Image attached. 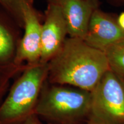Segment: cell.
<instances>
[{
    "label": "cell",
    "mask_w": 124,
    "mask_h": 124,
    "mask_svg": "<svg viewBox=\"0 0 124 124\" xmlns=\"http://www.w3.org/2000/svg\"><path fill=\"white\" fill-rule=\"evenodd\" d=\"M89 121L124 124V78L110 69L91 91Z\"/></svg>",
    "instance_id": "4"
},
{
    "label": "cell",
    "mask_w": 124,
    "mask_h": 124,
    "mask_svg": "<svg viewBox=\"0 0 124 124\" xmlns=\"http://www.w3.org/2000/svg\"><path fill=\"white\" fill-rule=\"evenodd\" d=\"M48 73V63L35 65L25 71L0 105V124H21L35 114Z\"/></svg>",
    "instance_id": "3"
},
{
    "label": "cell",
    "mask_w": 124,
    "mask_h": 124,
    "mask_svg": "<svg viewBox=\"0 0 124 124\" xmlns=\"http://www.w3.org/2000/svg\"><path fill=\"white\" fill-rule=\"evenodd\" d=\"M25 21V33L17 54L18 60L33 62L40 58L41 55V25L36 15L27 2L22 9Z\"/></svg>",
    "instance_id": "8"
},
{
    "label": "cell",
    "mask_w": 124,
    "mask_h": 124,
    "mask_svg": "<svg viewBox=\"0 0 124 124\" xmlns=\"http://www.w3.org/2000/svg\"><path fill=\"white\" fill-rule=\"evenodd\" d=\"M91 92L69 85H43L35 114L47 124H86L91 114Z\"/></svg>",
    "instance_id": "2"
},
{
    "label": "cell",
    "mask_w": 124,
    "mask_h": 124,
    "mask_svg": "<svg viewBox=\"0 0 124 124\" xmlns=\"http://www.w3.org/2000/svg\"><path fill=\"white\" fill-rule=\"evenodd\" d=\"M86 124H103L98 123V122H93V121H89Z\"/></svg>",
    "instance_id": "15"
},
{
    "label": "cell",
    "mask_w": 124,
    "mask_h": 124,
    "mask_svg": "<svg viewBox=\"0 0 124 124\" xmlns=\"http://www.w3.org/2000/svg\"><path fill=\"white\" fill-rule=\"evenodd\" d=\"M104 52L110 69L124 78V38L108 47Z\"/></svg>",
    "instance_id": "9"
},
{
    "label": "cell",
    "mask_w": 124,
    "mask_h": 124,
    "mask_svg": "<svg viewBox=\"0 0 124 124\" xmlns=\"http://www.w3.org/2000/svg\"><path fill=\"white\" fill-rule=\"evenodd\" d=\"M0 1L21 15L23 8L27 2V0H0Z\"/></svg>",
    "instance_id": "11"
},
{
    "label": "cell",
    "mask_w": 124,
    "mask_h": 124,
    "mask_svg": "<svg viewBox=\"0 0 124 124\" xmlns=\"http://www.w3.org/2000/svg\"><path fill=\"white\" fill-rule=\"evenodd\" d=\"M110 3L116 6H120L124 4V0H108Z\"/></svg>",
    "instance_id": "14"
},
{
    "label": "cell",
    "mask_w": 124,
    "mask_h": 124,
    "mask_svg": "<svg viewBox=\"0 0 124 124\" xmlns=\"http://www.w3.org/2000/svg\"><path fill=\"white\" fill-rule=\"evenodd\" d=\"M0 89H1V86H0Z\"/></svg>",
    "instance_id": "16"
},
{
    "label": "cell",
    "mask_w": 124,
    "mask_h": 124,
    "mask_svg": "<svg viewBox=\"0 0 124 124\" xmlns=\"http://www.w3.org/2000/svg\"><path fill=\"white\" fill-rule=\"evenodd\" d=\"M117 23L120 27L124 31V11L117 16Z\"/></svg>",
    "instance_id": "13"
},
{
    "label": "cell",
    "mask_w": 124,
    "mask_h": 124,
    "mask_svg": "<svg viewBox=\"0 0 124 124\" xmlns=\"http://www.w3.org/2000/svg\"><path fill=\"white\" fill-rule=\"evenodd\" d=\"M61 9L70 38L84 39L93 12L99 8L98 0H48Z\"/></svg>",
    "instance_id": "7"
},
{
    "label": "cell",
    "mask_w": 124,
    "mask_h": 124,
    "mask_svg": "<svg viewBox=\"0 0 124 124\" xmlns=\"http://www.w3.org/2000/svg\"><path fill=\"white\" fill-rule=\"evenodd\" d=\"M13 49V42L11 36L0 25V59L9 56Z\"/></svg>",
    "instance_id": "10"
},
{
    "label": "cell",
    "mask_w": 124,
    "mask_h": 124,
    "mask_svg": "<svg viewBox=\"0 0 124 124\" xmlns=\"http://www.w3.org/2000/svg\"><path fill=\"white\" fill-rule=\"evenodd\" d=\"M46 20L41 25L40 62L48 63L60 51L68 35L67 23L61 9L55 3L48 1Z\"/></svg>",
    "instance_id": "5"
},
{
    "label": "cell",
    "mask_w": 124,
    "mask_h": 124,
    "mask_svg": "<svg viewBox=\"0 0 124 124\" xmlns=\"http://www.w3.org/2000/svg\"><path fill=\"white\" fill-rule=\"evenodd\" d=\"M21 124H43L41 120L39 118L36 114H34L28 118L25 121Z\"/></svg>",
    "instance_id": "12"
},
{
    "label": "cell",
    "mask_w": 124,
    "mask_h": 124,
    "mask_svg": "<svg viewBox=\"0 0 124 124\" xmlns=\"http://www.w3.org/2000/svg\"><path fill=\"white\" fill-rule=\"evenodd\" d=\"M47 80L91 92L110 70L103 51L78 38H67L60 51L48 63Z\"/></svg>",
    "instance_id": "1"
},
{
    "label": "cell",
    "mask_w": 124,
    "mask_h": 124,
    "mask_svg": "<svg viewBox=\"0 0 124 124\" xmlns=\"http://www.w3.org/2000/svg\"><path fill=\"white\" fill-rule=\"evenodd\" d=\"M117 16L97 8L90 20L83 40L91 47L104 51L124 38V31L117 23Z\"/></svg>",
    "instance_id": "6"
}]
</instances>
